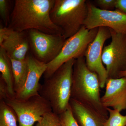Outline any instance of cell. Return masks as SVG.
<instances>
[{
    "label": "cell",
    "instance_id": "obj_15",
    "mask_svg": "<svg viewBox=\"0 0 126 126\" xmlns=\"http://www.w3.org/2000/svg\"><path fill=\"white\" fill-rule=\"evenodd\" d=\"M10 59L13 70L14 90L16 94L22 90L24 86L29 73V63L27 57L24 60Z\"/></svg>",
    "mask_w": 126,
    "mask_h": 126
},
{
    "label": "cell",
    "instance_id": "obj_19",
    "mask_svg": "<svg viewBox=\"0 0 126 126\" xmlns=\"http://www.w3.org/2000/svg\"><path fill=\"white\" fill-rule=\"evenodd\" d=\"M35 126H61L59 116L53 111L46 113Z\"/></svg>",
    "mask_w": 126,
    "mask_h": 126
},
{
    "label": "cell",
    "instance_id": "obj_13",
    "mask_svg": "<svg viewBox=\"0 0 126 126\" xmlns=\"http://www.w3.org/2000/svg\"><path fill=\"white\" fill-rule=\"evenodd\" d=\"M106 91L101 97L103 105L106 108H112L121 112L126 109V78L108 79Z\"/></svg>",
    "mask_w": 126,
    "mask_h": 126
},
{
    "label": "cell",
    "instance_id": "obj_16",
    "mask_svg": "<svg viewBox=\"0 0 126 126\" xmlns=\"http://www.w3.org/2000/svg\"><path fill=\"white\" fill-rule=\"evenodd\" d=\"M0 72L1 78L6 84L11 98H15L13 70L10 59L5 52L0 47Z\"/></svg>",
    "mask_w": 126,
    "mask_h": 126
},
{
    "label": "cell",
    "instance_id": "obj_11",
    "mask_svg": "<svg viewBox=\"0 0 126 126\" xmlns=\"http://www.w3.org/2000/svg\"><path fill=\"white\" fill-rule=\"evenodd\" d=\"M0 47L10 58L25 60L30 48L27 31H17L0 25Z\"/></svg>",
    "mask_w": 126,
    "mask_h": 126
},
{
    "label": "cell",
    "instance_id": "obj_6",
    "mask_svg": "<svg viewBox=\"0 0 126 126\" xmlns=\"http://www.w3.org/2000/svg\"><path fill=\"white\" fill-rule=\"evenodd\" d=\"M4 101L15 112L19 126H33L45 113L52 111L49 102L39 94L25 99L14 98Z\"/></svg>",
    "mask_w": 126,
    "mask_h": 126
},
{
    "label": "cell",
    "instance_id": "obj_20",
    "mask_svg": "<svg viewBox=\"0 0 126 126\" xmlns=\"http://www.w3.org/2000/svg\"><path fill=\"white\" fill-rule=\"evenodd\" d=\"M59 116L61 126H79L73 116L69 106L65 111Z\"/></svg>",
    "mask_w": 126,
    "mask_h": 126
},
{
    "label": "cell",
    "instance_id": "obj_3",
    "mask_svg": "<svg viewBox=\"0 0 126 126\" xmlns=\"http://www.w3.org/2000/svg\"><path fill=\"white\" fill-rule=\"evenodd\" d=\"M75 60L64 63L40 85L39 94L49 102L52 111L58 115L69 107Z\"/></svg>",
    "mask_w": 126,
    "mask_h": 126
},
{
    "label": "cell",
    "instance_id": "obj_2",
    "mask_svg": "<svg viewBox=\"0 0 126 126\" xmlns=\"http://www.w3.org/2000/svg\"><path fill=\"white\" fill-rule=\"evenodd\" d=\"M101 88L97 75L89 69L84 56L76 59L73 67L71 98L91 107L108 119L109 113L102 104Z\"/></svg>",
    "mask_w": 126,
    "mask_h": 126
},
{
    "label": "cell",
    "instance_id": "obj_10",
    "mask_svg": "<svg viewBox=\"0 0 126 126\" xmlns=\"http://www.w3.org/2000/svg\"><path fill=\"white\" fill-rule=\"evenodd\" d=\"M111 37L109 28L99 27L96 36L88 46L84 55L87 67L98 76L101 88L106 87L108 79L107 70L102 60L103 46L106 41Z\"/></svg>",
    "mask_w": 126,
    "mask_h": 126
},
{
    "label": "cell",
    "instance_id": "obj_18",
    "mask_svg": "<svg viewBox=\"0 0 126 126\" xmlns=\"http://www.w3.org/2000/svg\"><path fill=\"white\" fill-rule=\"evenodd\" d=\"M107 109L109 113V117L105 122L104 126H126V115H122L118 110Z\"/></svg>",
    "mask_w": 126,
    "mask_h": 126
},
{
    "label": "cell",
    "instance_id": "obj_14",
    "mask_svg": "<svg viewBox=\"0 0 126 126\" xmlns=\"http://www.w3.org/2000/svg\"><path fill=\"white\" fill-rule=\"evenodd\" d=\"M69 106L79 126H104L107 118L91 107L71 98Z\"/></svg>",
    "mask_w": 126,
    "mask_h": 126
},
{
    "label": "cell",
    "instance_id": "obj_25",
    "mask_svg": "<svg viewBox=\"0 0 126 126\" xmlns=\"http://www.w3.org/2000/svg\"><path fill=\"white\" fill-rule=\"evenodd\" d=\"M123 77L126 78V70L123 72H121L118 75V78H123Z\"/></svg>",
    "mask_w": 126,
    "mask_h": 126
},
{
    "label": "cell",
    "instance_id": "obj_4",
    "mask_svg": "<svg viewBox=\"0 0 126 126\" xmlns=\"http://www.w3.org/2000/svg\"><path fill=\"white\" fill-rule=\"evenodd\" d=\"M88 14L86 0H55L50 16L53 23L62 30L66 39L83 26Z\"/></svg>",
    "mask_w": 126,
    "mask_h": 126
},
{
    "label": "cell",
    "instance_id": "obj_17",
    "mask_svg": "<svg viewBox=\"0 0 126 126\" xmlns=\"http://www.w3.org/2000/svg\"><path fill=\"white\" fill-rule=\"evenodd\" d=\"M17 122L15 111L4 101L0 100V126H18Z\"/></svg>",
    "mask_w": 126,
    "mask_h": 126
},
{
    "label": "cell",
    "instance_id": "obj_24",
    "mask_svg": "<svg viewBox=\"0 0 126 126\" xmlns=\"http://www.w3.org/2000/svg\"><path fill=\"white\" fill-rule=\"evenodd\" d=\"M115 10L126 14V0H116Z\"/></svg>",
    "mask_w": 126,
    "mask_h": 126
},
{
    "label": "cell",
    "instance_id": "obj_12",
    "mask_svg": "<svg viewBox=\"0 0 126 126\" xmlns=\"http://www.w3.org/2000/svg\"><path fill=\"white\" fill-rule=\"evenodd\" d=\"M29 72L24 86L15 98L25 99L39 94L41 84L39 81L47 68V64L39 61L32 55H27Z\"/></svg>",
    "mask_w": 126,
    "mask_h": 126
},
{
    "label": "cell",
    "instance_id": "obj_5",
    "mask_svg": "<svg viewBox=\"0 0 126 126\" xmlns=\"http://www.w3.org/2000/svg\"><path fill=\"white\" fill-rule=\"evenodd\" d=\"M98 28L88 30L83 26L73 36L67 39L60 53L54 60L47 64L44 79L51 76L61 65L72 59L84 56L88 46L94 40Z\"/></svg>",
    "mask_w": 126,
    "mask_h": 126
},
{
    "label": "cell",
    "instance_id": "obj_22",
    "mask_svg": "<svg viewBox=\"0 0 126 126\" xmlns=\"http://www.w3.org/2000/svg\"><path fill=\"white\" fill-rule=\"evenodd\" d=\"M116 0H96L94 2L99 9L105 10H113Z\"/></svg>",
    "mask_w": 126,
    "mask_h": 126
},
{
    "label": "cell",
    "instance_id": "obj_21",
    "mask_svg": "<svg viewBox=\"0 0 126 126\" xmlns=\"http://www.w3.org/2000/svg\"><path fill=\"white\" fill-rule=\"evenodd\" d=\"M0 15L6 26L9 23V3L6 0H0Z\"/></svg>",
    "mask_w": 126,
    "mask_h": 126
},
{
    "label": "cell",
    "instance_id": "obj_1",
    "mask_svg": "<svg viewBox=\"0 0 126 126\" xmlns=\"http://www.w3.org/2000/svg\"><path fill=\"white\" fill-rule=\"evenodd\" d=\"M55 2V0H16L8 27L20 32L35 29L63 35L62 30L53 23L50 16Z\"/></svg>",
    "mask_w": 126,
    "mask_h": 126
},
{
    "label": "cell",
    "instance_id": "obj_9",
    "mask_svg": "<svg viewBox=\"0 0 126 126\" xmlns=\"http://www.w3.org/2000/svg\"><path fill=\"white\" fill-rule=\"evenodd\" d=\"M88 14L83 26L88 30L108 27L120 33L126 34V14L117 10H105L87 1Z\"/></svg>",
    "mask_w": 126,
    "mask_h": 126
},
{
    "label": "cell",
    "instance_id": "obj_7",
    "mask_svg": "<svg viewBox=\"0 0 126 126\" xmlns=\"http://www.w3.org/2000/svg\"><path fill=\"white\" fill-rule=\"evenodd\" d=\"M26 31L32 55L46 64L58 56L67 40L63 35L51 34L35 29Z\"/></svg>",
    "mask_w": 126,
    "mask_h": 126
},
{
    "label": "cell",
    "instance_id": "obj_8",
    "mask_svg": "<svg viewBox=\"0 0 126 126\" xmlns=\"http://www.w3.org/2000/svg\"><path fill=\"white\" fill-rule=\"evenodd\" d=\"M109 29L111 41L104 47L102 60L106 66L108 79H117L121 72L126 70V34Z\"/></svg>",
    "mask_w": 126,
    "mask_h": 126
},
{
    "label": "cell",
    "instance_id": "obj_23",
    "mask_svg": "<svg viewBox=\"0 0 126 126\" xmlns=\"http://www.w3.org/2000/svg\"><path fill=\"white\" fill-rule=\"evenodd\" d=\"M11 98L9 94L6 84L3 79L0 78V100L5 101L6 99Z\"/></svg>",
    "mask_w": 126,
    "mask_h": 126
}]
</instances>
